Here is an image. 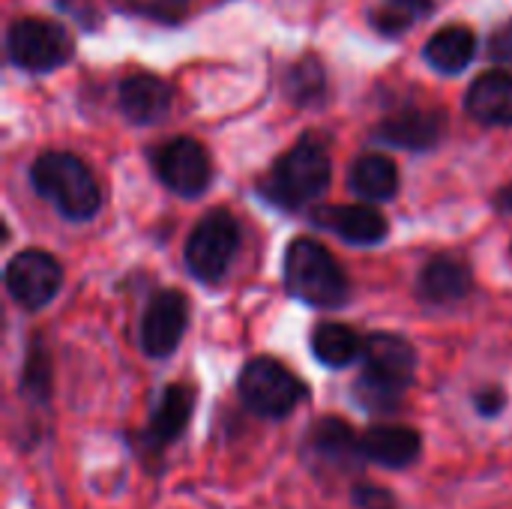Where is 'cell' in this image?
Wrapping results in <instances>:
<instances>
[{
    "label": "cell",
    "mask_w": 512,
    "mask_h": 509,
    "mask_svg": "<svg viewBox=\"0 0 512 509\" xmlns=\"http://www.w3.org/2000/svg\"><path fill=\"white\" fill-rule=\"evenodd\" d=\"M33 189L54 204V210L72 222H87L102 207V192L90 168L63 150L42 153L30 168Z\"/></svg>",
    "instance_id": "6da1fadb"
},
{
    "label": "cell",
    "mask_w": 512,
    "mask_h": 509,
    "mask_svg": "<svg viewBox=\"0 0 512 509\" xmlns=\"http://www.w3.org/2000/svg\"><path fill=\"white\" fill-rule=\"evenodd\" d=\"M330 177H333V165L327 147L318 144L315 138H303L297 147L279 156V162L261 183V198L285 210H300L327 192Z\"/></svg>",
    "instance_id": "7a4b0ae2"
},
{
    "label": "cell",
    "mask_w": 512,
    "mask_h": 509,
    "mask_svg": "<svg viewBox=\"0 0 512 509\" xmlns=\"http://www.w3.org/2000/svg\"><path fill=\"white\" fill-rule=\"evenodd\" d=\"M285 288L291 297L318 306L336 309L348 300V276L330 249L312 237H297L285 252Z\"/></svg>",
    "instance_id": "3957f363"
},
{
    "label": "cell",
    "mask_w": 512,
    "mask_h": 509,
    "mask_svg": "<svg viewBox=\"0 0 512 509\" xmlns=\"http://www.w3.org/2000/svg\"><path fill=\"white\" fill-rule=\"evenodd\" d=\"M237 390L243 405L264 420H285L309 396L306 384L273 357L249 360L246 369L240 372Z\"/></svg>",
    "instance_id": "277c9868"
},
{
    "label": "cell",
    "mask_w": 512,
    "mask_h": 509,
    "mask_svg": "<svg viewBox=\"0 0 512 509\" xmlns=\"http://www.w3.org/2000/svg\"><path fill=\"white\" fill-rule=\"evenodd\" d=\"M6 51L24 72H51L72 60L75 42L69 30L45 18H18L6 33Z\"/></svg>",
    "instance_id": "5b68a950"
},
{
    "label": "cell",
    "mask_w": 512,
    "mask_h": 509,
    "mask_svg": "<svg viewBox=\"0 0 512 509\" xmlns=\"http://www.w3.org/2000/svg\"><path fill=\"white\" fill-rule=\"evenodd\" d=\"M237 249H240V228L234 216L228 210H213L192 228L186 240V267L198 282L216 285L228 273Z\"/></svg>",
    "instance_id": "8992f818"
},
{
    "label": "cell",
    "mask_w": 512,
    "mask_h": 509,
    "mask_svg": "<svg viewBox=\"0 0 512 509\" xmlns=\"http://www.w3.org/2000/svg\"><path fill=\"white\" fill-rule=\"evenodd\" d=\"M60 285L63 270L57 258L42 249H24L6 264V291L18 306L30 312L48 306L57 297Z\"/></svg>",
    "instance_id": "52a82bcc"
},
{
    "label": "cell",
    "mask_w": 512,
    "mask_h": 509,
    "mask_svg": "<svg viewBox=\"0 0 512 509\" xmlns=\"http://www.w3.org/2000/svg\"><path fill=\"white\" fill-rule=\"evenodd\" d=\"M153 165H156L159 180L183 198L204 195L213 180L210 156L195 138H183V135L171 138L168 144L159 147V153L153 156Z\"/></svg>",
    "instance_id": "ba28073f"
},
{
    "label": "cell",
    "mask_w": 512,
    "mask_h": 509,
    "mask_svg": "<svg viewBox=\"0 0 512 509\" xmlns=\"http://www.w3.org/2000/svg\"><path fill=\"white\" fill-rule=\"evenodd\" d=\"M189 324V303L180 291L168 288L153 294L141 318V351L153 360H165L183 342Z\"/></svg>",
    "instance_id": "9c48e42d"
},
{
    "label": "cell",
    "mask_w": 512,
    "mask_h": 509,
    "mask_svg": "<svg viewBox=\"0 0 512 509\" xmlns=\"http://www.w3.org/2000/svg\"><path fill=\"white\" fill-rule=\"evenodd\" d=\"M447 132V114L438 108H402L381 120L375 138L399 150H432Z\"/></svg>",
    "instance_id": "30bf717a"
},
{
    "label": "cell",
    "mask_w": 512,
    "mask_h": 509,
    "mask_svg": "<svg viewBox=\"0 0 512 509\" xmlns=\"http://www.w3.org/2000/svg\"><path fill=\"white\" fill-rule=\"evenodd\" d=\"M306 453L318 468H330L336 474H351L357 462H363L360 438L339 417H321L306 435Z\"/></svg>",
    "instance_id": "8fae6325"
},
{
    "label": "cell",
    "mask_w": 512,
    "mask_h": 509,
    "mask_svg": "<svg viewBox=\"0 0 512 509\" xmlns=\"http://www.w3.org/2000/svg\"><path fill=\"white\" fill-rule=\"evenodd\" d=\"M414 369H417V351L405 336L372 333L369 339H363V372L408 390L414 384Z\"/></svg>",
    "instance_id": "7c38bea8"
},
{
    "label": "cell",
    "mask_w": 512,
    "mask_h": 509,
    "mask_svg": "<svg viewBox=\"0 0 512 509\" xmlns=\"http://www.w3.org/2000/svg\"><path fill=\"white\" fill-rule=\"evenodd\" d=\"M423 441L414 429L408 426H369L360 435V453L366 462L381 465L387 471H402L411 468L420 459Z\"/></svg>",
    "instance_id": "4fadbf2b"
},
{
    "label": "cell",
    "mask_w": 512,
    "mask_h": 509,
    "mask_svg": "<svg viewBox=\"0 0 512 509\" xmlns=\"http://www.w3.org/2000/svg\"><path fill=\"white\" fill-rule=\"evenodd\" d=\"M120 111L135 126H156L171 114V87L147 72L129 75L120 84Z\"/></svg>",
    "instance_id": "5bb4252c"
},
{
    "label": "cell",
    "mask_w": 512,
    "mask_h": 509,
    "mask_svg": "<svg viewBox=\"0 0 512 509\" xmlns=\"http://www.w3.org/2000/svg\"><path fill=\"white\" fill-rule=\"evenodd\" d=\"M315 222L357 246H375L390 234L387 219L375 207H366V204L321 207V210H315Z\"/></svg>",
    "instance_id": "9a60e30c"
},
{
    "label": "cell",
    "mask_w": 512,
    "mask_h": 509,
    "mask_svg": "<svg viewBox=\"0 0 512 509\" xmlns=\"http://www.w3.org/2000/svg\"><path fill=\"white\" fill-rule=\"evenodd\" d=\"M417 288H420V297L426 303L447 306V303H459L462 297L471 294L474 276H471V267L462 258H456V255H435L423 267Z\"/></svg>",
    "instance_id": "2e32d148"
},
{
    "label": "cell",
    "mask_w": 512,
    "mask_h": 509,
    "mask_svg": "<svg viewBox=\"0 0 512 509\" xmlns=\"http://www.w3.org/2000/svg\"><path fill=\"white\" fill-rule=\"evenodd\" d=\"M192 408H195V393L186 387V384H171L162 390V399L150 417V426L144 432V444L150 450H165L171 447L189 426V417H192Z\"/></svg>",
    "instance_id": "e0dca14e"
},
{
    "label": "cell",
    "mask_w": 512,
    "mask_h": 509,
    "mask_svg": "<svg viewBox=\"0 0 512 509\" xmlns=\"http://www.w3.org/2000/svg\"><path fill=\"white\" fill-rule=\"evenodd\" d=\"M465 108L477 123L512 126V75L486 72L480 75L465 96Z\"/></svg>",
    "instance_id": "ac0fdd59"
},
{
    "label": "cell",
    "mask_w": 512,
    "mask_h": 509,
    "mask_svg": "<svg viewBox=\"0 0 512 509\" xmlns=\"http://www.w3.org/2000/svg\"><path fill=\"white\" fill-rule=\"evenodd\" d=\"M348 186L354 195H360L366 201H390L399 192L396 162L384 153H366L351 165Z\"/></svg>",
    "instance_id": "d6986e66"
},
{
    "label": "cell",
    "mask_w": 512,
    "mask_h": 509,
    "mask_svg": "<svg viewBox=\"0 0 512 509\" xmlns=\"http://www.w3.org/2000/svg\"><path fill=\"white\" fill-rule=\"evenodd\" d=\"M474 54H477V36H474V30H468L462 24H450L426 42L429 66H435L444 75H456V72L468 69Z\"/></svg>",
    "instance_id": "ffe728a7"
},
{
    "label": "cell",
    "mask_w": 512,
    "mask_h": 509,
    "mask_svg": "<svg viewBox=\"0 0 512 509\" xmlns=\"http://www.w3.org/2000/svg\"><path fill=\"white\" fill-rule=\"evenodd\" d=\"M312 354L327 369H345L357 357H363V339L348 324H318L312 333Z\"/></svg>",
    "instance_id": "44dd1931"
},
{
    "label": "cell",
    "mask_w": 512,
    "mask_h": 509,
    "mask_svg": "<svg viewBox=\"0 0 512 509\" xmlns=\"http://www.w3.org/2000/svg\"><path fill=\"white\" fill-rule=\"evenodd\" d=\"M432 12L435 0H378L369 12V21L381 36H402Z\"/></svg>",
    "instance_id": "7402d4cb"
},
{
    "label": "cell",
    "mask_w": 512,
    "mask_h": 509,
    "mask_svg": "<svg viewBox=\"0 0 512 509\" xmlns=\"http://www.w3.org/2000/svg\"><path fill=\"white\" fill-rule=\"evenodd\" d=\"M21 396L45 405L51 399V357L42 345L39 336H33L27 357H24V369H21Z\"/></svg>",
    "instance_id": "603a6c76"
},
{
    "label": "cell",
    "mask_w": 512,
    "mask_h": 509,
    "mask_svg": "<svg viewBox=\"0 0 512 509\" xmlns=\"http://www.w3.org/2000/svg\"><path fill=\"white\" fill-rule=\"evenodd\" d=\"M354 399L360 408H366L369 414H393L402 408V399H405V387L399 384H390L378 375H369L363 372L357 381H354Z\"/></svg>",
    "instance_id": "cb8c5ba5"
},
{
    "label": "cell",
    "mask_w": 512,
    "mask_h": 509,
    "mask_svg": "<svg viewBox=\"0 0 512 509\" xmlns=\"http://www.w3.org/2000/svg\"><path fill=\"white\" fill-rule=\"evenodd\" d=\"M324 84L327 78H324V66L318 63V57H303L300 63L288 69V78H285V90L297 105L318 102L324 96Z\"/></svg>",
    "instance_id": "d4e9b609"
},
{
    "label": "cell",
    "mask_w": 512,
    "mask_h": 509,
    "mask_svg": "<svg viewBox=\"0 0 512 509\" xmlns=\"http://www.w3.org/2000/svg\"><path fill=\"white\" fill-rule=\"evenodd\" d=\"M354 507L360 509H396V498L372 483H360L354 486Z\"/></svg>",
    "instance_id": "484cf974"
},
{
    "label": "cell",
    "mask_w": 512,
    "mask_h": 509,
    "mask_svg": "<svg viewBox=\"0 0 512 509\" xmlns=\"http://www.w3.org/2000/svg\"><path fill=\"white\" fill-rule=\"evenodd\" d=\"M474 408L480 417H498L507 408V393L501 387H486L474 396Z\"/></svg>",
    "instance_id": "4316f807"
},
{
    "label": "cell",
    "mask_w": 512,
    "mask_h": 509,
    "mask_svg": "<svg viewBox=\"0 0 512 509\" xmlns=\"http://www.w3.org/2000/svg\"><path fill=\"white\" fill-rule=\"evenodd\" d=\"M489 54L495 60H504V63H512V21L504 24L492 39H489Z\"/></svg>",
    "instance_id": "83f0119b"
},
{
    "label": "cell",
    "mask_w": 512,
    "mask_h": 509,
    "mask_svg": "<svg viewBox=\"0 0 512 509\" xmlns=\"http://www.w3.org/2000/svg\"><path fill=\"white\" fill-rule=\"evenodd\" d=\"M498 207H504V210H512V186L501 189V195H498Z\"/></svg>",
    "instance_id": "f1b7e54d"
},
{
    "label": "cell",
    "mask_w": 512,
    "mask_h": 509,
    "mask_svg": "<svg viewBox=\"0 0 512 509\" xmlns=\"http://www.w3.org/2000/svg\"><path fill=\"white\" fill-rule=\"evenodd\" d=\"M174 3H180V0H174Z\"/></svg>",
    "instance_id": "f546056e"
}]
</instances>
